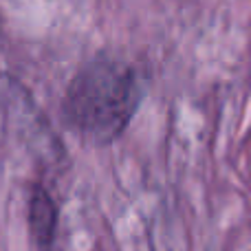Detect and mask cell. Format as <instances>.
Masks as SVG:
<instances>
[{"label": "cell", "mask_w": 251, "mask_h": 251, "mask_svg": "<svg viewBox=\"0 0 251 251\" xmlns=\"http://www.w3.org/2000/svg\"><path fill=\"white\" fill-rule=\"evenodd\" d=\"M141 100V86L128 64L101 60L84 66L69 84L62 113L64 122L88 141L108 143L130 124Z\"/></svg>", "instance_id": "obj_1"}, {"label": "cell", "mask_w": 251, "mask_h": 251, "mask_svg": "<svg viewBox=\"0 0 251 251\" xmlns=\"http://www.w3.org/2000/svg\"><path fill=\"white\" fill-rule=\"evenodd\" d=\"M29 225L31 234H33L35 243L42 251H49L53 243V234L57 227V209L53 199L49 196V192L44 187H33L29 203Z\"/></svg>", "instance_id": "obj_2"}]
</instances>
